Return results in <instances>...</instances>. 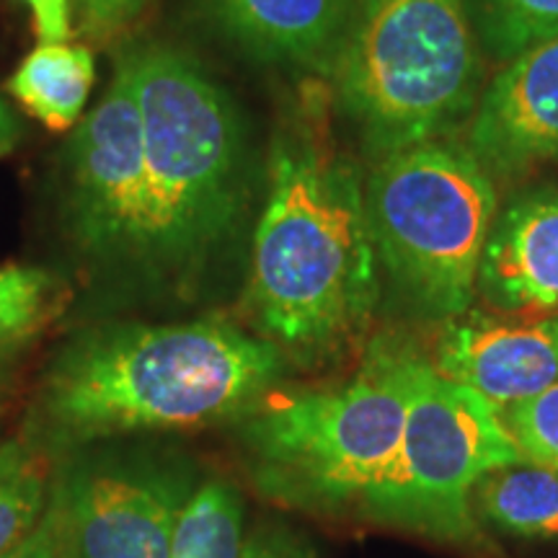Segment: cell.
<instances>
[{
    "instance_id": "8fae6325",
    "label": "cell",
    "mask_w": 558,
    "mask_h": 558,
    "mask_svg": "<svg viewBox=\"0 0 558 558\" xmlns=\"http://www.w3.org/2000/svg\"><path fill=\"white\" fill-rule=\"evenodd\" d=\"M432 365L499 407L530 399L558 383V316L499 318L471 308L445 320Z\"/></svg>"
},
{
    "instance_id": "7a4b0ae2",
    "label": "cell",
    "mask_w": 558,
    "mask_h": 558,
    "mask_svg": "<svg viewBox=\"0 0 558 558\" xmlns=\"http://www.w3.org/2000/svg\"><path fill=\"white\" fill-rule=\"evenodd\" d=\"M288 367L275 344L222 318L96 326L47 369L41 424L60 445L213 427L251 414Z\"/></svg>"
},
{
    "instance_id": "d6986e66",
    "label": "cell",
    "mask_w": 558,
    "mask_h": 558,
    "mask_svg": "<svg viewBox=\"0 0 558 558\" xmlns=\"http://www.w3.org/2000/svg\"><path fill=\"white\" fill-rule=\"evenodd\" d=\"M65 288L39 267H0V344H19L62 311Z\"/></svg>"
},
{
    "instance_id": "ac0fdd59",
    "label": "cell",
    "mask_w": 558,
    "mask_h": 558,
    "mask_svg": "<svg viewBox=\"0 0 558 558\" xmlns=\"http://www.w3.org/2000/svg\"><path fill=\"white\" fill-rule=\"evenodd\" d=\"M481 47L501 62L558 37V0H465Z\"/></svg>"
},
{
    "instance_id": "52a82bcc",
    "label": "cell",
    "mask_w": 558,
    "mask_h": 558,
    "mask_svg": "<svg viewBox=\"0 0 558 558\" xmlns=\"http://www.w3.org/2000/svg\"><path fill=\"white\" fill-rule=\"evenodd\" d=\"M527 463L499 418V403L439 375L416 369L401 445L360 514L448 543H476L473 488L488 471Z\"/></svg>"
},
{
    "instance_id": "484cf974",
    "label": "cell",
    "mask_w": 558,
    "mask_h": 558,
    "mask_svg": "<svg viewBox=\"0 0 558 558\" xmlns=\"http://www.w3.org/2000/svg\"><path fill=\"white\" fill-rule=\"evenodd\" d=\"M0 107H3V104H0Z\"/></svg>"
},
{
    "instance_id": "7402d4cb",
    "label": "cell",
    "mask_w": 558,
    "mask_h": 558,
    "mask_svg": "<svg viewBox=\"0 0 558 558\" xmlns=\"http://www.w3.org/2000/svg\"><path fill=\"white\" fill-rule=\"evenodd\" d=\"M241 558H318L303 535L288 527H259L243 543Z\"/></svg>"
},
{
    "instance_id": "603a6c76",
    "label": "cell",
    "mask_w": 558,
    "mask_h": 558,
    "mask_svg": "<svg viewBox=\"0 0 558 558\" xmlns=\"http://www.w3.org/2000/svg\"><path fill=\"white\" fill-rule=\"evenodd\" d=\"M34 16V32L41 45H62L73 32L68 0H24Z\"/></svg>"
},
{
    "instance_id": "3957f363",
    "label": "cell",
    "mask_w": 558,
    "mask_h": 558,
    "mask_svg": "<svg viewBox=\"0 0 558 558\" xmlns=\"http://www.w3.org/2000/svg\"><path fill=\"white\" fill-rule=\"evenodd\" d=\"M120 62L145 145V215L135 264L190 277L233 235L251 199L248 137L228 90L194 54L145 45Z\"/></svg>"
},
{
    "instance_id": "4316f807",
    "label": "cell",
    "mask_w": 558,
    "mask_h": 558,
    "mask_svg": "<svg viewBox=\"0 0 558 558\" xmlns=\"http://www.w3.org/2000/svg\"><path fill=\"white\" fill-rule=\"evenodd\" d=\"M62 558H65V556H62Z\"/></svg>"
},
{
    "instance_id": "44dd1931",
    "label": "cell",
    "mask_w": 558,
    "mask_h": 558,
    "mask_svg": "<svg viewBox=\"0 0 558 558\" xmlns=\"http://www.w3.org/2000/svg\"><path fill=\"white\" fill-rule=\"evenodd\" d=\"M75 32L90 39H107L130 26L153 0H68Z\"/></svg>"
},
{
    "instance_id": "2e32d148",
    "label": "cell",
    "mask_w": 558,
    "mask_h": 558,
    "mask_svg": "<svg viewBox=\"0 0 558 558\" xmlns=\"http://www.w3.org/2000/svg\"><path fill=\"white\" fill-rule=\"evenodd\" d=\"M243 543L241 494L226 481H207L181 512L171 558H241Z\"/></svg>"
},
{
    "instance_id": "ba28073f",
    "label": "cell",
    "mask_w": 558,
    "mask_h": 558,
    "mask_svg": "<svg viewBox=\"0 0 558 558\" xmlns=\"http://www.w3.org/2000/svg\"><path fill=\"white\" fill-rule=\"evenodd\" d=\"M194 494L181 465L150 458L94 460L52 494L65 558H171L173 533Z\"/></svg>"
},
{
    "instance_id": "e0dca14e",
    "label": "cell",
    "mask_w": 558,
    "mask_h": 558,
    "mask_svg": "<svg viewBox=\"0 0 558 558\" xmlns=\"http://www.w3.org/2000/svg\"><path fill=\"white\" fill-rule=\"evenodd\" d=\"M50 507V463L39 450L11 439L0 445V556L34 533Z\"/></svg>"
},
{
    "instance_id": "d4e9b609",
    "label": "cell",
    "mask_w": 558,
    "mask_h": 558,
    "mask_svg": "<svg viewBox=\"0 0 558 558\" xmlns=\"http://www.w3.org/2000/svg\"><path fill=\"white\" fill-rule=\"evenodd\" d=\"M16 135H19V122L16 117L11 114L9 107H0V158L5 156L13 148V143H16Z\"/></svg>"
},
{
    "instance_id": "9c48e42d",
    "label": "cell",
    "mask_w": 558,
    "mask_h": 558,
    "mask_svg": "<svg viewBox=\"0 0 558 558\" xmlns=\"http://www.w3.org/2000/svg\"><path fill=\"white\" fill-rule=\"evenodd\" d=\"M65 215L73 239L101 262L135 264L145 215L143 120L130 73H117L65 153Z\"/></svg>"
},
{
    "instance_id": "4fadbf2b",
    "label": "cell",
    "mask_w": 558,
    "mask_h": 558,
    "mask_svg": "<svg viewBox=\"0 0 558 558\" xmlns=\"http://www.w3.org/2000/svg\"><path fill=\"white\" fill-rule=\"evenodd\" d=\"M357 0H207L228 39L269 65L329 75Z\"/></svg>"
},
{
    "instance_id": "30bf717a",
    "label": "cell",
    "mask_w": 558,
    "mask_h": 558,
    "mask_svg": "<svg viewBox=\"0 0 558 558\" xmlns=\"http://www.w3.org/2000/svg\"><path fill=\"white\" fill-rule=\"evenodd\" d=\"M465 143L492 177L558 160V37L505 62L481 94Z\"/></svg>"
},
{
    "instance_id": "8992f818",
    "label": "cell",
    "mask_w": 558,
    "mask_h": 558,
    "mask_svg": "<svg viewBox=\"0 0 558 558\" xmlns=\"http://www.w3.org/2000/svg\"><path fill=\"white\" fill-rule=\"evenodd\" d=\"M365 207L380 275L411 316L445 324L471 311L499 207L469 145L445 137L375 160Z\"/></svg>"
},
{
    "instance_id": "6da1fadb",
    "label": "cell",
    "mask_w": 558,
    "mask_h": 558,
    "mask_svg": "<svg viewBox=\"0 0 558 558\" xmlns=\"http://www.w3.org/2000/svg\"><path fill=\"white\" fill-rule=\"evenodd\" d=\"M313 122L282 124L271 145L246 290L256 333L300 369L347 360L383 292L365 179Z\"/></svg>"
},
{
    "instance_id": "9a60e30c",
    "label": "cell",
    "mask_w": 558,
    "mask_h": 558,
    "mask_svg": "<svg viewBox=\"0 0 558 558\" xmlns=\"http://www.w3.org/2000/svg\"><path fill=\"white\" fill-rule=\"evenodd\" d=\"M473 512L518 538H558V473L535 463L488 471L473 488Z\"/></svg>"
},
{
    "instance_id": "cb8c5ba5",
    "label": "cell",
    "mask_w": 558,
    "mask_h": 558,
    "mask_svg": "<svg viewBox=\"0 0 558 558\" xmlns=\"http://www.w3.org/2000/svg\"><path fill=\"white\" fill-rule=\"evenodd\" d=\"M0 558H62L58 514H54L52 509V499H50V507H47L45 518H41L39 525L34 527L29 538L19 543L16 548L9 550V554Z\"/></svg>"
},
{
    "instance_id": "7c38bea8",
    "label": "cell",
    "mask_w": 558,
    "mask_h": 558,
    "mask_svg": "<svg viewBox=\"0 0 558 558\" xmlns=\"http://www.w3.org/2000/svg\"><path fill=\"white\" fill-rule=\"evenodd\" d=\"M476 292L505 313L558 311V190L535 186L499 209L481 251Z\"/></svg>"
},
{
    "instance_id": "5b68a950",
    "label": "cell",
    "mask_w": 558,
    "mask_h": 558,
    "mask_svg": "<svg viewBox=\"0 0 558 558\" xmlns=\"http://www.w3.org/2000/svg\"><path fill=\"white\" fill-rule=\"evenodd\" d=\"M373 160L450 137L478 107L484 60L465 0H357L331 68Z\"/></svg>"
},
{
    "instance_id": "5bb4252c",
    "label": "cell",
    "mask_w": 558,
    "mask_h": 558,
    "mask_svg": "<svg viewBox=\"0 0 558 558\" xmlns=\"http://www.w3.org/2000/svg\"><path fill=\"white\" fill-rule=\"evenodd\" d=\"M96 81V62L83 45H41L29 52L5 88L21 107L60 132L78 122Z\"/></svg>"
},
{
    "instance_id": "ffe728a7",
    "label": "cell",
    "mask_w": 558,
    "mask_h": 558,
    "mask_svg": "<svg viewBox=\"0 0 558 558\" xmlns=\"http://www.w3.org/2000/svg\"><path fill=\"white\" fill-rule=\"evenodd\" d=\"M499 418L527 463L558 473V383L530 399L499 407Z\"/></svg>"
},
{
    "instance_id": "277c9868",
    "label": "cell",
    "mask_w": 558,
    "mask_h": 558,
    "mask_svg": "<svg viewBox=\"0 0 558 558\" xmlns=\"http://www.w3.org/2000/svg\"><path fill=\"white\" fill-rule=\"evenodd\" d=\"M422 360L409 341L378 337L352 378L267 396L241 418L256 488L305 512H360L399 450Z\"/></svg>"
}]
</instances>
